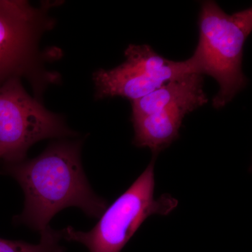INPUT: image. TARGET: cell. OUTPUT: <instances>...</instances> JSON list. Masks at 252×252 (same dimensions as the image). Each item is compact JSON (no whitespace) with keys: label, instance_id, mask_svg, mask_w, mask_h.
<instances>
[{"label":"cell","instance_id":"1","mask_svg":"<svg viewBox=\"0 0 252 252\" xmlns=\"http://www.w3.org/2000/svg\"><path fill=\"white\" fill-rule=\"evenodd\" d=\"M79 140L52 142L34 158L5 164L3 172L21 186L24 209L14 223L41 232L60 211L77 207L87 216L98 218L107 207L86 178L81 160Z\"/></svg>","mask_w":252,"mask_h":252},{"label":"cell","instance_id":"2","mask_svg":"<svg viewBox=\"0 0 252 252\" xmlns=\"http://www.w3.org/2000/svg\"><path fill=\"white\" fill-rule=\"evenodd\" d=\"M199 39L189 59L194 73L213 77L220 85L212 99L215 109L224 107L248 80L242 69L244 45L252 30V9L228 14L214 1H202Z\"/></svg>","mask_w":252,"mask_h":252},{"label":"cell","instance_id":"3","mask_svg":"<svg viewBox=\"0 0 252 252\" xmlns=\"http://www.w3.org/2000/svg\"><path fill=\"white\" fill-rule=\"evenodd\" d=\"M154 162L155 158L133 184L106 208L92 229L83 232L68 226L62 230L63 238L82 244L89 252H121L148 217L170 213L177 202L169 195L154 197Z\"/></svg>","mask_w":252,"mask_h":252},{"label":"cell","instance_id":"4","mask_svg":"<svg viewBox=\"0 0 252 252\" xmlns=\"http://www.w3.org/2000/svg\"><path fill=\"white\" fill-rule=\"evenodd\" d=\"M76 135L61 116L30 95L21 78L0 84V160L5 164L26 160L28 149L39 141Z\"/></svg>","mask_w":252,"mask_h":252},{"label":"cell","instance_id":"5","mask_svg":"<svg viewBox=\"0 0 252 252\" xmlns=\"http://www.w3.org/2000/svg\"><path fill=\"white\" fill-rule=\"evenodd\" d=\"M48 9L26 1L0 0V84L22 76L36 80L39 39L54 26Z\"/></svg>","mask_w":252,"mask_h":252},{"label":"cell","instance_id":"6","mask_svg":"<svg viewBox=\"0 0 252 252\" xmlns=\"http://www.w3.org/2000/svg\"><path fill=\"white\" fill-rule=\"evenodd\" d=\"M126 60L112 69L94 73L96 99L119 97L131 102L158 90L169 81L193 74L189 60L170 61L149 45H131L125 51Z\"/></svg>","mask_w":252,"mask_h":252},{"label":"cell","instance_id":"7","mask_svg":"<svg viewBox=\"0 0 252 252\" xmlns=\"http://www.w3.org/2000/svg\"><path fill=\"white\" fill-rule=\"evenodd\" d=\"M200 107L195 102L176 104L151 115L131 119L135 130L132 142L136 147H148L157 155L178 138L185 116Z\"/></svg>","mask_w":252,"mask_h":252},{"label":"cell","instance_id":"8","mask_svg":"<svg viewBox=\"0 0 252 252\" xmlns=\"http://www.w3.org/2000/svg\"><path fill=\"white\" fill-rule=\"evenodd\" d=\"M203 84V76L196 73L169 81L142 98L131 102V119L151 115L176 104L195 102L203 106L208 102Z\"/></svg>","mask_w":252,"mask_h":252},{"label":"cell","instance_id":"9","mask_svg":"<svg viewBox=\"0 0 252 252\" xmlns=\"http://www.w3.org/2000/svg\"><path fill=\"white\" fill-rule=\"evenodd\" d=\"M39 243L34 245L20 240L0 238V252H64L61 245L62 230L53 229L49 225L40 232Z\"/></svg>","mask_w":252,"mask_h":252}]
</instances>
